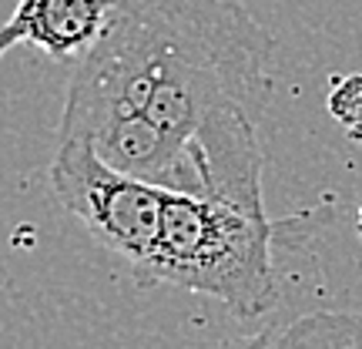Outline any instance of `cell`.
<instances>
[{
	"instance_id": "obj_1",
	"label": "cell",
	"mask_w": 362,
	"mask_h": 349,
	"mask_svg": "<svg viewBox=\"0 0 362 349\" xmlns=\"http://www.w3.org/2000/svg\"><path fill=\"white\" fill-rule=\"evenodd\" d=\"M275 40L235 0H117L74 64L61 135L134 118L158 128L192 171V195L265 212L259 118Z\"/></svg>"
},
{
	"instance_id": "obj_6",
	"label": "cell",
	"mask_w": 362,
	"mask_h": 349,
	"mask_svg": "<svg viewBox=\"0 0 362 349\" xmlns=\"http://www.w3.org/2000/svg\"><path fill=\"white\" fill-rule=\"evenodd\" d=\"M325 108L349 142H362V74H342L332 78V88L325 94Z\"/></svg>"
},
{
	"instance_id": "obj_5",
	"label": "cell",
	"mask_w": 362,
	"mask_h": 349,
	"mask_svg": "<svg viewBox=\"0 0 362 349\" xmlns=\"http://www.w3.org/2000/svg\"><path fill=\"white\" fill-rule=\"evenodd\" d=\"M252 343L275 346H362V316L349 312H315L302 316L282 333H262Z\"/></svg>"
},
{
	"instance_id": "obj_7",
	"label": "cell",
	"mask_w": 362,
	"mask_h": 349,
	"mask_svg": "<svg viewBox=\"0 0 362 349\" xmlns=\"http://www.w3.org/2000/svg\"><path fill=\"white\" fill-rule=\"evenodd\" d=\"M356 229H359V235H362V208H359V219H356Z\"/></svg>"
},
{
	"instance_id": "obj_3",
	"label": "cell",
	"mask_w": 362,
	"mask_h": 349,
	"mask_svg": "<svg viewBox=\"0 0 362 349\" xmlns=\"http://www.w3.org/2000/svg\"><path fill=\"white\" fill-rule=\"evenodd\" d=\"M51 188L67 215L138 279L161 235L165 188L115 168L78 138H57Z\"/></svg>"
},
{
	"instance_id": "obj_2",
	"label": "cell",
	"mask_w": 362,
	"mask_h": 349,
	"mask_svg": "<svg viewBox=\"0 0 362 349\" xmlns=\"http://www.w3.org/2000/svg\"><path fill=\"white\" fill-rule=\"evenodd\" d=\"M279 229L255 208L165 188L161 235L138 282L208 296L242 319H259L279 306L272 262Z\"/></svg>"
},
{
	"instance_id": "obj_4",
	"label": "cell",
	"mask_w": 362,
	"mask_h": 349,
	"mask_svg": "<svg viewBox=\"0 0 362 349\" xmlns=\"http://www.w3.org/2000/svg\"><path fill=\"white\" fill-rule=\"evenodd\" d=\"M117 0H17L0 24V61L30 44L54 61L78 64L104 34Z\"/></svg>"
}]
</instances>
